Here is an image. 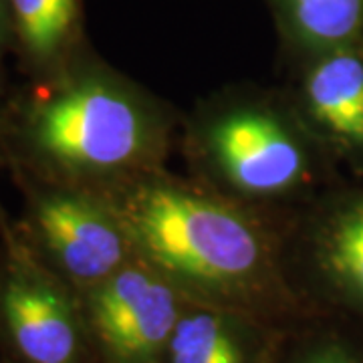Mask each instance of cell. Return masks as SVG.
Wrapping results in <instances>:
<instances>
[{
	"mask_svg": "<svg viewBox=\"0 0 363 363\" xmlns=\"http://www.w3.org/2000/svg\"><path fill=\"white\" fill-rule=\"evenodd\" d=\"M99 192L123 222L138 257L188 301L285 329L313 315L271 230L233 198L157 172Z\"/></svg>",
	"mask_w": 363,
	"mask_h": 363,
	"instance_id": "obj_1",
	"label": "cell"
},
{
	"mask_svg": "<svg viewBox=\"0 0 363 363\" xmlns=\"http://www.w3.org/2000/svg\"><path fill=\"white\" fill-rule=\"evenodd\" d=\"M168 135L160 105L97 67L52 77L18 117V138L37 168L57 184L93 190L157 172Z\"/></svg>",
	"mask_w": 363,
	"mask_h": 363,
	"instance_id": "obj_2",
	"label": "cell"
},
{
	"mask_svg": "<svg viewBox=\"0 0 363 363\" xmlns=\"http://www.w3.org/2000/svg\"><path fill=\"white\" fill-rule=\"evenodd\" d=\"M192 142L216 192L233 200L271 202L303 194L329 157L303 117L295 121L260 101L216 107L200 121Z\"/></svg>",
	"mask_w": 363,
	"mask_h": 363,
	"instance_id": "obj_3",
	"label": "cell"
},
{
	"mask_svg": "<svg viewBox=\"0 0 363 363\" xmlns=\"http://www.w3.org/2000/svg\"><path fill=\"white\" fill-rule=\"evenodd\" d=\"M0 350L4 363H99L81 295L21 238L0 262Z\"/></svg>",
	"mask_w": 363,
	"mask_h": 363,
	"instance_id": "obj_4",
	"label": "cell"
},
{
	"mask_svg": "<svg viewBox=\"0 0 363 363\" xmlns=\"http://www.w3.org/2000/svg\"><path fill=\"white\" fill-rule=\"evenodd\" d=\"M30 252L79 295L101 285L138 257L104 192L57 184L35 192L25 218Z\"/></svg>",
	"mask_w": 363,
	"mask_h": 363,
	"instance_id": "obj_5",
	"label": "cell"
},
{
	"mask_svg": "<svg viewBox=\"0 0 363 363\" xmlns=\"http://www.w3.org/2000/svg\"><path fill=\"white\" fill-rule=\"evenodd\" d=\"M81 301L99 363H164L176 323L190 303L140 257Z\"/></svg>",
	"mask_w": 363,
	"mask_h": 363,
	"instance_id": "obj_6",
	"label": "cell"
},
{
	"mask_svg": "<svg viewBox=\"0 0 363 363\" xmlns=\"http://www.w3.org/2000/svg\"><path fill=\"white\" fill-rule=\"evenodd\" d=\"M295 289L313 315L363 331V186L335 192L315 210L305 230Z\"/></svg>",
	"mask_w": 363,
	"mask_h": 363,
	"instance_id": "obj_7",
	"label": "cell"
},
{
	"mask_svg": "<svg viewBox=\"0 0 363 363\" xmlns=\"http://www.w3.org/2000/svg\"><path fill=\"white\" fill-rule=\"evenodd\" d=\"M301 117L327 156L363 174V49L317 55L301 85Z\"/></svg>",
	"mask_w": 363,
	"mask_h": 363,
	"instance_id": "obj_8",
	"label": "cell"
},
{
	"mask_svg": "<svg viewBox=\"0 0 363 363\" xmlns=\"http://www.w3.org/2000/svg\"><path fill=\"white\" fill-rule=\"evenodd\" d=\"M286 333L285 327L245 313L190 301L172 333L164 363H277Z\"/></svg>",
	"mask_w": 363,
	"mask_h": 363,
	"instance_id": "obj_9",
	"label": "cell"
},
{
	"mask_svg": "<svg viewBox=\"0 0 363 363\" xmlns=\"http://www.w3.org/2000/svg\"><path fill=\"white\" fill-rule=\"evenodd\" d=\"M14 35L35 67L63 63L79 28V0H9Z\"/></svg>",
	"mask_w": 363,
	"mask_h": 363,
	"instance_id": "obj_10",
	"label": "cell"
},
{
	"mask_svg": "<svg viewBox=\"0 0 363 363\" xmlns=\"http://www.w3.org/2000/svg\"><path fill=\"white\" fill-rule=\"evenodd\" d=\"M289 25L315 55L359 43L363 0H283Z\"/></svg>",
	"mask_w": 363,
	"mask_h": 363,
	"instance_id": "obj_11",
	"label": "cell"
},
{
	"mask_svg": "<svg viewBox=\"0 0 363 363\" xmlns=\"http://www.w3.org/2000/svg\"><path fill=\"white\" fill-rule=\"evenodd\" d=\"M277 363H363V331L325 315L289 329Z\"/></svg>",
	"mask_w": 363,
	"mask_h": 363,
	"instance_id": "obj_12",
	"label": "cell"
},
{
	"mask_svg": "<svg viewBox=\"0 0 363 363\" xmlns=\"http://www.w3.org/2000/svg\"><path fill=\"white\" fill-rule=\"evenodd\" d=\"M11 28L13 25H11V13H9V0H0V55L9 40Z\"/></svg>",
	"mask_w": 363,
	"mask_h": 363,
	"instance_id": "obj_13",
	"label": "cell"
}]
</instances>
